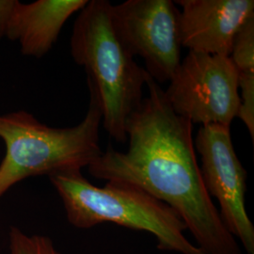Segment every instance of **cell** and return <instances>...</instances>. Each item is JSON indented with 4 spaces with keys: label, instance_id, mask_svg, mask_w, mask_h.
<instances>
[{
    "label": "cell",
    "instance_id": "obj_11",
    "mask_svg": "<svg viewBox=\"0 0 254 254\" xmlns=\"http://www.w3.org/2000/svg\"><path fill=\"white\" fill-rule=\"evenodd\" d=\"M9 254H63L48 236L27 235L17 227L9 232Z\"/></svg>",
    "mask_w": 254,
    "mask_h": 254
},
{
    "label": "cell",
    "instance_id": "obj_5",
    "mask_svg": "<svg viewBox=\"0 0 254 254\" xmlns=\"http://www.w3.org/2000/svg\"><path fill=\"white\" fill-rule=\"evenodd\" d=\"M165 95L177 115L201 127H230L240 108L238 75L230 57L190 51Z\"/></svg>",
    "mask_w": 254,
    "mask_h": 254
},
{
    "label": "cell",
    "instance_id": "obj_1",
    "mask_svg": "<svg viewBox=\"0 0 254 254\" xmlns=\"http://www.w3.org/2000/svg\"><path fill=\"white\" fill-rule=\"evenodd\" d=\"M148 96L127 120V152L109 145L88 167L91 176L124 182L163 201L180 216L205 254H243L225 227L201 178L192 124L173 111L148 73Z\"/></svg>",
    "mask_w": 254,
    "mask_h": 254
},
{
    "label": "cell",
    "instance_id": "obj_6",
    "mask_svg": "<svg viewBox=\"0 0 254 254\" xmlns=\"http://www.w3.org/2000/svg\"><path fill=\"white\" fill-rule=\"evenodd\" d=\"M112 20L124 45L144 61L154 81H171L182 61L180 10L174 1L127 0L112 5Z\"/></svg>",
    "mask_w": 254,
    "mask_h": 254
},
{
    "label": "cell",
    "instance_id": "obj_9",
    "mask_svg": "<svg viewBox=\"0 0 254 254\" xmlns=\"http://www.w3.org/2000/svg\"><path fill=\"white\" fill-rule=\"evenodd\" d=\"M87 3L88 0H38L24 4L16 0L5 36L18 43L22 54L43 58L52 49L67 20Z\"/></svg>",
    "mask_w": 254,
    "mask_h": 254
},
{
    "label": "cell",
    "instance_id": "obj_12",
    "mask_svg": "<svg viewBox=\"0 0 254 254\" xmlns=\"http://www.w3.org/2000/svg\"><path fill=\"white\" fill-rule=\"evenodd\" d=\"M16 0H0V39L6 35V28L10 11Z\"/></svg>",
    "mask_w": 254,
    "mask_h": 254
},
{
    "label": "cell",
    "instance_id": "obj_4",
    "mask_svg": "<svg viewBox=\"0 0 254 254\" xmlns=\"http://www.w3.org/2000/svg\"><path fill=\"white\" fill-rule=\"evenodd\" d=\"M90 98L85 118L69 128L47 127L25 110L0 115V138L6 147L0 163V197L27 178L81 171L100 156L102 110L91 90Z\"/></svg>",
    "mask_w": 254,
    "mask_h": 254
},
{
    "label": "cell",
    "instance_id": "obj_10",
    "mask_svg": "<svg viewBox=\"0 0 254 254\" xmlns=\"http://www.w3.org/2000/svg\"><path fill=\"white\" fill-rule=\"evenodd\" d=\"M230 59L238 76L254 75V16L237 31Z\"/></svg>",
    "mask_w": 254,
    "mask_h": 254
},
{
    "label": "cell",
    "instance_id": "obj_7",
    "mask_svg": "<svg viewBox=\"0 0 254 254\" xmlns=\"http://www.w3.org/2000/svg\"><path fill=\"white\" fill-rule=\"evenodd\" d=\"M195 145L204 187L218 200L225 227L241 242L246 254H254V226L245 205L247 172L234 149L230 127H200Z\"/></svg>",
    "mask_w": 254,
    "mask_h": 254
},
{
    "label": "cell",
    "instance_id": "obj_8",
    "mask_svg": "<svg viewBox=\"0 0 254 254\" xmlns=\"http://www.w3.org/2000/svg\"><path fill=\"white\" fill-rule=\"evenodd\" d=\"M182 47L230 57L239 28L254 16V0H177Z\"/></svg>",
    "mask_w": 254,
    "mask_h": 254
},
{
    "label": "cell",
    "instance_id": "obj_2",
    "mask_svg": "<svg viewBox=\"0 0 254 254\" xmlns=\"http://www.w3.org/2000/svg\"><path fill=\"white\" fill-rule=\"evenodd\" d=\"M73 61L84 67L100 105L105 130L126 143L127 122L143 99L148 73L136 64L112 20V4L91 0L80 10L71 38Z\"/></svg>",
    "mask_w": 254,
    "mask_h": 254
},
{
    "label": "cell",
    "instance_id": "obj_3",
    "mask_svg": "<svg viewBox=\"0 0 254 254\" xmlns=\"http://www.w3.org/2000/svg\"><path fill=\"white\" fill-rule=\"evenodd\" d=\"M64 202L71 225L90 229L103 223L150 233L158 250L181 254H205L184 235L180 216L163 201L124 182L108 181L99 188L88 181L81 171L48 176Z\"/></svg>",
    "mask_w": 254,
    "mask_h": 254
}]
</instances>
